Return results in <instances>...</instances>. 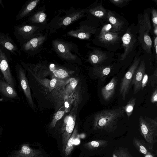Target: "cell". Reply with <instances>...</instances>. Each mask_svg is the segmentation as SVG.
Returning <instances> with one entry per match:
<instances>
[{"label":"cell","mask_w":157,"mask_h":157,"mask_svg":"<svg viewBox=\"0 0 157 157\" xmlns=\"http://www.w3.org/2000/svg\"><path fill=\"white\" fill-rule=\"evenodd\" d=\"M138 22L139 35L145 33H149L151 29V26L150 17L148 14L144 13L141 15Z\"/></svg>","instance_id":"14"},{"label":"cell","mask_w":157,"mask_h":157,"mask_svg":"<svg viewBox=\"0 0 157 157\" xmlns=\"http://www.w3.org/2000/svg\"><path fill=\"white\" fill-rule=\"evenodd\" d=\"M144 157H155V156L154 155L150 152L146 155H144Z\"/></svg>","instance_id":"41"},{"label":"cell","mask_w":157,"mask_h":157,"mask_svg":"<svg viewBox=\"0 0 157 157\" xmlns=\"http://www.w3.org/2000/svg\"><path fill=\"white\" fill-rule=\"evenodd\" d=\"M71 19L70 17L65 18L63 21V24L65 25H67L71 23Z\"/></svg>","instance_id":"37"},{"label":"cell","mask_w":157,"mask_h":157,"mask_svg":"<svg viewBox=\"0 0 157 157\" xmlns=\"http://www.w3.org/2000/svg\"><path fill=\"white\" fill-rule=\"evenodd\" d=\"M17 78L21 90L26 98L29 105L33 109H35L28 80L26 75V71L21 64L17 63L16 66Z\"/></svg>","instance_id":"3"},{"label":"cell","mask_w":157,"mask_h":157,"mask_svg":"<svg viewBox=\"0 0 157 157\" xmlns=\"http://www.w3.org/2000/svg\"><path fill=\"white\" fill-rule=\"evenodd\" d=\"M107 58L106 54L104 52L97 50L92 54L90 58L91 62L94 64H100Z\"/></svg>","instance_id":"23"},{"label":"cell","mask_w":157,"mask_h":157,"mask_svg":"<svg viewBox=\"0 0 157 157\" xmlns=\"http://www.w3.org/2000/svg\"><path fill=\"white\" fill-rule=\"evenodd\" d=\"M46 17L45 14L44 13L37 14L32 17L31 20L33 21H38L42 22L44 21Z\"/></svg>","instance_id":"30"},{"label":"cell","mask_w":157,"mask_h":157,"mask_svg":"<svg viewBox=\"0 0 157 157\" xmlns=\"http://www.w3.org/2000/svg\"><path fill=\"white\" fill-rule=\"evenodd\" d=\"M123 45L124 48V52L121 55V60H123L132 51L136 41L135 37L128 29L122 38Z\"/></svg>","instance_id":"11"},{"label":"cell","mask_w":157,"mask_h":157,"mask_svg":"<svg viewBox=\"0 0 157 157\" xmlns=\"http://www.w3.org/2000/svg\"><path fill=\"white\" fill-rule=\"evenodd\" d=\"M130 1L129 0H110L109 2L118 7H123Z\"/></svg>","instance_id":"31"},{"label":"cell","mask_w":157,"mask_h":157,"mask_svg":"<svg viewBox=\"0 0 157 157\" xmlns=\"http://www.w3.org/2000/svg\"><path fill=\"white\" fill-rule=\"evenodd\" d=\"M65 105L66 109L67 108L69 107V105L67 102H65Z\"/></svg>","instance_id":"45"},{"label":"cell","mask_w":157,"mask_h":157,"mask_svg":"<svg viewBox=\"0 0 157 157\" xmlns=\"http://www.w3.org/2000/svg\"><path fill=\"white\" fill-rule=\"evenodd\" d=\"M148 76L147 74H145L144 75L141 82V89L143 90L146 86L148 81Z\"/></svg>","instance_id":"36"},{"label":"cell","mask_w":157,"mask_h":157,"mask_svg":"<svg viewBox=\"0 0 157 157\" xmlns=\"http://www.w3.org/2000/svg\"><path fill=\"white\" fill-rule=\"evenodd\" d=\"M92 13L99 18L106 17L107 12L101 5L96 7L91 11Z\"/></svg>","instance_id":"25"},{"label":"cell","mask_w":157,"mask_h":157,"mask_svg":"<svg viewBox=\"0 0 157 157\" xmlns=\"http://www.w3.org/2000/svg\"><path fill=\"white\" fill-rule=\"evenodd\" d=\"M59 50L62 53H63L65 51V49L64 46L62 44H59L58 46Z\"/></svg>","instance_id":"40"},{"label":"cell","mask_w":157,"mask_h":157,"mask_svg":"<svg viewBox=\"0 0 157 157\" xmlns=\"http://www.w3.org/2000/svg\"><path fill=\"white\" fill-rule=\"evenodd\" d=\"M106 18L112 26L110 32H118L121 30L124 24L123 22L120 20L111 11H108Z\"/></svg>","instance_id":"15"},{"label":"cell","mask_w":157,"mask_h":157,"mask_svg":"<svg viewBox=\"0 0 157 157\" xmlns=\"http://www.w3.org/2000/svg\"><path fill=\"white\" fill-rule=\"evenodd\" d=\"M117 84V79L115 77H113L108 83L102 88L101 95L105 101H109L112 98L115 93Z\"/></svg>","instance_id":"13"},{"label":"cell","mask_w":157,"mask_h":157,"mask_svg":"<svg viewBox=\"0 0 157 157\" xmlns=\"http://www.w3.org/2000/svg\"><path fill=\"white\" fill-rule=\"evenodd\" d=\"M0 5L2 7H4V5L3 4L2 1V0H0Z\"/></svg>","instance_id":"47"},{"label":"cell","mask_w":157,"mask_h":157,"mask_svg":"<svg viewBox=\"0 0 157 157\" xmlns=\"http://www.w3.org/2000/svg\"><path fill=\"white\" fill-rule=\"evenodd\" d=\"M145 64L144 60H143L135 71L131 82L132 84L134 86V94L141 90L142 81L145 74Z\"/></svg>","instance_id":"10"},{"label":"cell","mask_w":157,"mask_h":157,"mask_svg":"<svg viewBox=\"0 0 157 157\" xmlns=\"http://www.w3.org/2000/svg\"><path fill=\"white\" fill-rule=\"evenodd\" d=\"M0 45L12 54L17 55L18 48L9 34L0 32Z\"/></svg>","instance_id":"12"},{"label":"cell","mask_w":157,"mask_h":157,"mask_svg":"<svg viewBox=\"0 0 157 157\" xmlns=\"http://www.w3.org/2000/svg\"><path fill=\"white\" fill-rule=\"evenodd\" d=\"M155 55H156V59H157V45L155 47Z\"/></svg>","instance_id":"46"},{"label":"cell","mask_w":157,"mask_h":157,"mask_svg":"<svg viewBox=\"0 0 157 157\" xmlns=\"http://www.w3.org/2000/svg\"><path fill=\"white\" fill-rule=\"evenodd\" d=\"M140 59L139 58H135L133 62L123 77L120 87L119 94L122 97L124 100L128 94L131 83L133 75L136 70L138 67Z\"/></svg>","instance_id":"6"},{"label":"cell","mask_w":157,"mask_h":157,"mask_svg":"<svg viewBox=\"0 0 157 157\" xmlns=\"http://www.w3.org/2000/svg\"><path fill=\"white\" fill-rule=\"evenodd\" d=\"M78 84L77 80L74 78H71L70 80V84L68 86L67 89L69 90L70 88V90H74Z\"/></svg>","instance_id":"34"},{"label":"cell","mask_w":157,"mask_h":157,"mask_svg":"<svg viewBox=\"0 0 157 157\" xmlns=\"http://www.w3.org/2000/svg\"><path fill=\"white\" fill-rule=\"evenodd\" d=\"M112 67L110 66H101L95 67L93 70L94 74L104 81L110 72Z\"/></svg>","instance_id":"16"},{"label":"cell","mask_w":157,"mask_h":157,"mask_svg":"<svg viewBox=\"0 0 157 157\" xmlns=\"http://www.w3.org/2000/svg\"><path fill=\"white\" fill-rule=\"evenodd\" d=\"M38 1L31 2L25 7H23L16 16V20H20L23 18L36 6Z\"/></svg>","instance_id":"20"},{"label":"cell","mask_w":157,"mask_h":157,"mask_svg":"<svg viewBox=\"0 0 157 157\" xmlns=\"http://www.w3.org/2000/svg\"><path fill=\"white\" fill-rule=\"evenodd\" d=\"M78 126L76 125L67 142L64 152L66 157L70 155L74 149L75 141L78 136Z\"/></svg>","instance_id":"17"},{"label":"cell","mask_w":157,"mask_h":157,"mask_svg":"<svg viewBox=\"0 0 157 157\" xmlns=\"http://www.w3.org/2000/svg\"><path fill=\"white\" fill-rule=\"evenodd\" d=\"M0 101L19 103L21 99L16 89L6 82L3 78L0 79Z\"/></svg>","instance_id":"5"},{"label":"cell","mask_w":157,"mask_h":157,"mask_svg":"<svg viewBox=\"0 0 157 157\" xmlns=\"http://www.w3.org/2000/svg\"><path fill=\"white\" fill-rule=\"evenodd\" d=\"M124 112L122 108H119L98 112L94 117V129L112 132L116 128L117 122L123 116Z\"/></svg>","instance_id":"1"},{"label":"cell","mask_w":157,"mask_h":157,"mask_svg":"<svg viewBox=\"0 0 157 157\" xmlns=\"http://www.w3.org/2000/svg\"><path fill=\"white\" fill-rule=\"evenodd\" d=\"M113 157H132L127 149L121 147L115 150L113 154Z\"/></svg>","instance_id":"26"},{"label":"cell","mask_w":157,"mask_h":157,"mask_svg":"<svg viewBox=\"0 0 157 157\" xmlns=\"http://www.w3.org/2000/svg\"><path fill=\"white\" fill-rule=\"evenodd\" d=\"M10 53L0 45V71L5 81L16 89V82L12 73L10 64Z\"/></svg>","instance_id":"4"},{"label":"cell","mask_w":157,"mask_h":157,"mask_svg":"<svg viewBox=\"0 0 157 157\" xmlns=\"http://www.w3.org/2000/svg\"><path fill=\"white\" fill-rule=\"evenodd\" d=\"M118 34L115 32H109L98 37L99 41L105 44H113L119 39Z\"/></svg>","instance_id":"19"},{"label":"cell","mask_w":157,"mask_h":157,"mask_svg":"<svg viewBox=\"0 0 157 157\" xmlns=\"http://www.w3.org/2000/svg\"><path fill=\"white\" fill-rule=\"evenodd\" d=\"M52 72L55 76L58 78H63L68 76L67 72L62 69L54 70L52 71Z\"/></svg>","instance_id":"29"},{"label":"cell","mask_w":157,"mask_h":157,"mask_svg":"<svg viewBox=\"0 0 157 157\" xmlns=\"http://www.w3.org/2000/svg\"><path fill=\"white\" fill-rule=\"evenodd\" d=\"M111 28L112 26L110 24H107L104 25L99 34L98 37L110 32Z\"/></svg>","instance_id":"32"},{"label":"cell","mask_w":157,"mask_h":157,"mask_svg":"<svg viewBox=\"0 0 157 157\" xmlns=\"http://www.w3.org/2000/svg\"><path fill=\"white\" fill-rule=\"evenodd\" d=\"M154 34L157 36V26L154 28Z\"/></svg>","instance_id":"43"},{"label":"cell","mask_w":157,"mask_h":157,"mask_svg":"<svg viewBox=\"0 0 157 157\" xmlns=\"http://www.w3.org/2000/svg\"><path fill=\"white\" fill-rule=\"evenodd\" d=\"M65 113L63 110H59L55 115L50 124L49 127L50 128H54L57 122L63 116Z\"/></svg>","instance_id":"27"},{"label":"cell","mask_w":157,"mask_h":157,"mask_svg":"<svg viewBox=\"0 0 157 157\" xmlns=\"http://www.w3.org/2000/svg\"><path fill=\"white\" fill-rule=\"evenodd\" d=\"M89 35L84 33H81L78 35V37L80 39H83L88 37Z\"/></svg>","instance_id":"39"},{"label":"cell","mask_w":157,"mask_h":157,"mask_svg":"<svg viewBox=\"0 0 157 157\" xmlns=\"http://www.w3.org/2000/svg\"><path fill=\"white\" fill-rule=\"evenodd\" d=\"M57 82L56 79L55 78H54L52 79L50 82L49 85L51 87H54Z\"/></svg>","instance_id":"38"},{"label":"cell","mask_w":157,"mask_h":157,"mask_svg":"<svg viewBox=\"0 0 157 157\" xmlns=\"http://www.w3.org/2000/svg\"><path fill=\"white\" fill-rule=\"evenodd\" d=\"M139 120L140 132L146 142L152 145L157 141V118L140 116Z\"/></svg>","instance_id":"2"},{"label":"cell","mask_w":157,"mask_h":157,"mask_svg":"<svg viewBox=\"0 0 157 157\" xmlns=\"http://www.w3.org/2000/svg\"><path fill=\"white\" fill-rule=\"evenodd\" d=\"M107 142L103 140H93L84 144L83 146L86 149L93 150L105 146Z\"/></svg>","instance_id":"22"},{"label":"cell","mask_w":157,"mask_h":157,"mask_svg":"<svg viewBox=\"0 0 157 157\" xmlns=\"http://www.w3.org/2000/svg\"><path fill=\"white\" fill-rule=\"evenodd\" d=\"M41 154L40 151L33 148L29 144H25L20 145L17 150L13 151L8 157H40Z\"/></svg>","instance_id":"8"},{"label":"cell","mask_w":157,"mask_h":157,"mask_svg":"<svg viewBox=\"0 0 157 157\" xmlns=\"http://www.w3.org/2000/svg\"><path fill=\"white\" fill-rule=\"evenodd\" d=\"M152 19L154 28L157 26V11L155 9L151 10Z\"/></svg>","instance_id":"33"},{"label":"cell","mask_w":157,"mask_h":157,"mask_svg":"<svg viewBox=\"0 0 157 157\" xmlns=\"http://www.w3.org/2000/svg\"><path fill=\"white\" fill-rule=\"evenodd\" d=\"M133 144L140 153L144 155H146L149 152V150L151 147H148L143 141L138 138H134L133 139Z\"/></svg>","instance_id":"21"},{"label":"cell","mask_w":157,"mask_h":157,"mask_svg":"<svg viewBox=\"0 0 157 157\" xmlns=\"http://www.w3.org/2000/svg\"><path fill=\"white\" fill-rule=\"evenodd\" d=\"M1 110H0V114L1 113Z\"/></svg>","instance_id":"49"},{"label":"cell","mask_w":157,"mask_h":157,"mask_svg":"<svg viewBox=\"0 0 157 157\" xmlns=\"http://www.w3.org/2000/svg\"><path fill=\"white\" fill-rule=\"evenodd\" d=\"M3 78V76H2L1 75V71H0V79L1 78Z\"/></svg>","instance_id":"48"},{"label":"cell","mask_w":157,"mask_h":157,"mask_svg":"<svg viewBox=\"0 0 157 157\" xmlns=\"http://www.w3.org/2000/svg\"><path fill=\"white\" fill-rule=\"evenodd\" d=\"M3 129L2 126L0 125V136L2 134Z\"/></svg>","instance_id":"44"},{"label":"cell","mask_w":157,"mask_h":157,"mask_svg":"<svg viewBox=\"0 0 157 157\" xmlns=\"http://www.w3.org/2000/svg\"><path fill=\"white\" fill-rule=\"evenodd\" d=\"M136 98H131L128 102L126 105L122 107L128 119L133 112L134 107L136 103Z\"/></svg>","instance_id":"24"},{"label":"cell","mask_w":157,"mask_h":157,"mask_svg":"<svg viewBox=\"0 0 157 157\" xmlns=\"http://www.w3.org/2000/svg\"><path fill=\"white\" fill-rule=\"evenodd\" d=\"M70 114L64 119L63 124L61 129L62 133V151L64 153L67 142L71 136L74 128L76 119V113Z\"/></svg>","instance_id":"7"},{"label":"cell","mask_w":157,"mask_h":157,"mask_svg":"<svg viewBox=\"0 0 157 157\" xmlns=\"http://www.w3.org/2000/svg\"><path fill=\"white\" fill-rule=\"evenodd\" d=\"M14 28V35L19 42L20 46L26 42L33 30L32 26L27 25H16Z\"/></svg>","instance_id":"9"},{"label":"cell","mask_w":157,"mask_h":157,"mask_svg":"<svg viewBox=\"0 0 157 157\" xmlns=\"http://www.w3.org/2000/svg\"><path fill=\"white\" fill-rule=\"evenodd\" d=\"M147 85L151 86L153 88L156 86L157 84V69L154 71L152 75L148 77Z\"/></svg>","instance_id":"28"},{"label":"cell","mask_w":157,"mask_h":157,"mask_svg":"<svg viewBox=\"0 0 157 157\" xmlns=\"http://www.w3.org/2000/svg\"><path fill=\"white\" fill-rule=\"evenodd\" d=\"M139 39L143 49L147 53H151L152 40L148 33H145L139 35Z\"/></svg>","instance_id":"18"},{"label":"cell","mask_w":157,"mask_h":157,"mask_svg":"<svg viewBox=\"0 0 157 157\" xmlns=\"http://www.w3.org/2000/svg\"><path fill=\"white\" fill-rule=\"evenodd\" d=\"M151 101L152 103H156L157 102V89L156 87L152 94Z\"/></svg>","instance_id":"35"},{"label":"cell","mask_w":157,"mask_h":157,"mask_svg":"<svg viewBox=\"0 0 157 157\" xmlns=\"http://www.w3.org/2000/svg\"><path fill=\"white\" fill-rule=\"evenodd\" d=\"M157 45V36H156L154 40V47H155Z\"/></svg>","instance_id":"42"}]
</instances>
